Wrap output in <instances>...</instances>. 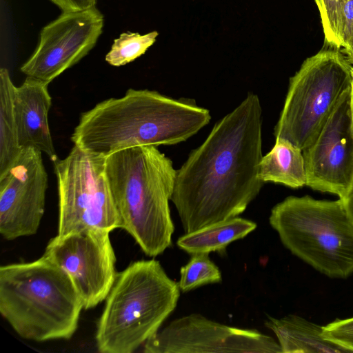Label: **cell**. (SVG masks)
Wrapping results in <instances>:
<instances>
[{
  "label": "cell",
  "instance_id": "6da1fadb",
  "mask_svg": "<svg viewBox=\"0 0 353 353\" xmlns=\"http://www.w3.org/2000/svg\"><path fill=\"white\" fill-rule=\"evenodd\" d=\"M262 123L259 98L250 92L176 170L171 201L185 233L239 216L257 196Z\"/></svg>",
  "mask_w": 353,
  "mask_h": 353
},
{
  "label": "cell",
  "instance_id": "7a4b0ae2",
  "mask_svg": "<svg viewBox=\"0 0 353 353\" xmlns=\"http://www.w3.org/2000/svg\"><path fill=\"white\" fill-rule=\"evenodd\" d=\"M208 109L154 90L130 88L81 114L71 140L85 152L106 156L137 146L174 145L208 125Z\"/></svg>",
  "mask_w": 353,
  "mask_h": 353
},
{
  "label": "cell",
  "instance_id": "3957f363",
  "mask_svg": "<svg viewBox=\"0 0 353 353\" xmlns=\"http://www.w3.org/2000/svg\"><path fill=\"white\" fill-rule=\"evenodd\" d=\"M105 170L119 218V228L145 255L155 257L172 245L170 215L176 170L156 146H137L105 157Z\"/></svg>",
  "mask_w": 353,
  "mask_h": 353
},
{
  "label": "cell",
  "instance_id": "277c9868",
  "mask_svg": "<svg viewBox=\"0 0 353 353\" xmlns=\"http://www.w3.org/2000/svg\"><path fill=\"white\" fill-rule=\"evenodd\" d=\"M83 309L69 275L44 255L0 267V313L20 337L36 342L68 340Z\"/></svg>",
  "mask_w": 353,
  "mask_h": 353
},
{
  "label": "cell",
  "instance_id": "5b68a950",
  "mask_svg": "<svg viewBox=\"0 0 353 353\" xmlns=\"http://www.w3.org/2000/svg\"><path fill=\"white\" fill-rule=\"evenodd\" d=\"M180 291L155 259L134 261L117 272L97 324L98 351L132 353L143 345L174 310Z\"/></svg>",
  "mask_w": 353,
  "mask_h": 353
},
{
  "label": "cell",
  "instance_id": "8992f818",
  "mask_svg": "<svg viewBox=\"0 0 353 353\" xmlns=\"http://www.w3.org/2000/svg\"><path fill=\"white\" fill-rule=\"evenodd\" d=\"M269 222L290 252L323 274L353 273V222L341 199L290 196L271 210Z\"/></svg>",
  "mask_w": 353,
  "mask_h": 353
},
{
  "label": "cell",
  "instance_id": "52a82bcc",
  "mask_svg": "<svg viewBox=\"0 0 353 353\" xmlns=\"http://www.w3.org/2000/svg\"><path fill=\"white\" fill-rule=\"evenodd\" d=\"M352 81L353 66L341 49L330 46L306 59L290 79L275 138L306 148Z\"/></svg>",
  "mask_w": 353,
  "mask_h": 353
},
{
  "label": "cell",
  "instance_id": "ba28073f",
  "mask_svg": "<svg viewBox=\"0 0 353 353\" xmlns=\"http://www.w3.org/2000/svg\"><path fill=\"white\" fill-rule=\"evenodd\" d=\"M53 163L58 190L57 235L89 229L110 232L119 228L104 157L74 145L65 157Z\"/></svg>",
  "mask_w": 353,
  "mask_h": 353
},
{
  "label": "cell",
  "instance_id": "9c48e42d",
  "mask_svg": "<svg viewBox=\"0 0 353 353\" xmlns=\"http://www.w3.org/2000/svg\"><path fill=\"white\" fill-rule=\"evenodd\" d=\"M110 233L89 229L56 235L43 254L69 275L85 310L105 299L117 274Z\"/></svg>",
  "mask_w": 353,
  "mask_h": 353
},
{
  "label": "cell",
  "instance_id": "30bf717a",
  "mask_svg": "<svg viewBox=\"0 0 353 353\" xmlns=\"http://www.w3.org/2000/svg\"><path fill=\"white\" fill-rule=\"evenodd\" d=\"M145 353H282L274 339L256 330L214 321L200 314L183 316L143 345Z\"/></svg>",
  "mask_w": 353,
  "mask_h": 353
},
{
  "label": "cell",
  "instance_id": "8fae6325",
  "mask_svg": "<svg viewBox=\"0 0 353 353\" xmlns=\"http://www.w3.org/2000/svg\"><path fill=\"white\" fill-rule=\"evenodd\" d=\"M103 24V15L95 7L62 12L42 28L37 46L21 71L50 84L88 54L102 33Z\"/></svg>",
  "mask_w": 353,
  "mask_h": 353
},
{
  "label": "cell",
  "instance_id": "7c38bea8",
  "mask_svg": "<svg viewBox=\"0 0 353 353\" xmlns=\"http://www.w3.org/2000/svg\"><path fill=\"white\" fill-rule=\"evenodd\" d=\"M48 185L42 152L22 148L0 178V234L12 241L36 234L45 212Z\"/></svg>",
  "mask_w": 353,
  "mask_h": 353
},
{
  "label": "cell",
  "instance_id": "4fadbf2b",
  "mask_svg": "<svg viewBox=\"0 0 353 353\" xmlns=\"http://www.w3.org/2000/svg\"><path fill=\"white\" fill-rule=\"evenodd\" d=\"M350 88L343 93L314 140L302 150L306 185L339 199L344 197L353 179Z\"/></svg>",
  "mask_w": 353,
  "mask_h": 353
},
{
  "label": "cell",
  "instance_id": "5bb4252c",
  "mask_svg": "<svg viewBox=\"0 0 353 353\" xmlns=\"http://www.w3.org/2000/svg\"><path fill=\"white\" fill-rule=\"evenodd\" d=\"M48 85L27 77L21 85L16 86L14 108L20 147L37 149L54 162L58 157L48 121L52 105Z\"/></svg>",
  "mask_w": 353,
  "mask_h": 353
},
{
  "label": "cell",
  "instance_id": "9a60e30c",
  "mask_svg": "<svg viewBox=\"0 0 353 353\" xmlns=\"http://www.w3.org/2000/svg\"><path fill=\"white\" fill-rule=\"evenodd\" d=\"M265 325L274 333L282 353L350 352L327 340L323 334V326L298 315L288 314L280 319L268 316Z\"/></svg>",
  "mask_w": 353,
  "mask_h": 353
},
{
  "label": "cell",
  "instance_id": "2e32d148",
  "mask_svg": "<svg viewBox=\"0 0 353 353\" xmlns=\"http://www.w3.org/2000/svg\"><path fill=\"white\" fill-rule=\"evenodd\" d=\"M256 228L254 221L236 216L185 233L177 239L176 245L190 255L223 252L229 244L245 237Z\"/></svg>",
  "mask_w": 353,
  "mask_h": 353
},
{
  "label": "cell",
  "instance_id": "e0dca14e",
  "mask_svg": "<svg viewBox=\"0 0 353 353\" xmlns=\"http://www.w3.org/2000/svg\"><path fill=\"white\" fill-rule=\"evenodd\" d=\"M259 175L264 183H281L292 188L306 185L303 151L287 140L276 139L273 148L261 158Z\"/></svg>",
  "mask_w": 353,
  "mask_h": 353
},
{
  "label": "cell",
  "instance_id": "ac0fdd59",
  "mask_svg": "<svg viewBox=\"0 0 353 353\" xmlns=\"http://www.w3.org/2000/svg\"><path fill=\"white\" fill-rule=\"evenodd\" d=\"M16 85L6 68L0 70V178L3 176L18 158L19 145L14 108Z\"/></svg>",
  "mask_w": 353,
  "mask_h": 353
},
{
  "label": "cell",
  "instance_id": "d6986e66",
  "mask_svg": "<svg viewBox=\"0 0 353 353\" xmlns=\"http://www.w3.org/2000/svg\"><path fill=\"white\" fill-rule=\"evenodd\" d=\"M158 32L152 31L145 34L126 32L114 40L110 50L105 56V61L112 66H122L143 55L154 44Z\"/></svg>",
  "mask_w": 353,
  "mask_h": 353
},
{
  "label": "cell",
  "instance_id": "ffe728a7",
  "mask_svg": "<svg viewBox=\"0 0 353 353\" xmlns=\"http://www.w3.org/2000/svg\"><path fill=\"white\" fill-rule=\"evenodd\" d=\"M191 256L190 261L180 269L178 283L181 291L187 292L200 286L222 281L219 268L211 261L208 254Z\"/></svg>",
  "mask_w": 353,
  "mask_h": 353
},
{
  "label": "cell",
  "instance_id": "44dd1931",
  "mask_svg": "<svg viewBox=\"0 0 353 353\" xmlns=\"http://www.w3.org/2000/svg\"><path fill=\"white\" fill-rule=\"evenodd\" d=\"M347 0H316L325 42L330 47L342 48L344 8Z\"/></svg>",
  "mask_w": 353,
  "mask_h": 353
},
{
  "label": "cell",
  "instance_id": "7402d4cb",
  "mask_svg": "<svg viewBox=\"0 0 353 353\" xmlns=\"http://www.w3.org/2000/svg\"><path fill=\"white\" fill-rule=\"evenodd\" d=\"M323 334L327 340L353 352V317L336 319L323 326Z\"/></svg>",
  "mask_w": 353,
  "mask_h": 353
},
{
  "label": "cell",
  "instance_id": "603a6c76",
  "mask_svg": "<svg viewBox=\"0 0 353 353\" xmlns=\"http://www.w3.org/2000/svg\"><path fill=\"white\" fill-rule=\"evenodd\" d=\"M342 52L353 66V0H347L344 8Z\"/></svg>",
  "mask_w": 353,
  "mask_h": 353
},
{
  "label": "cell",
  "instance_id": "cb8c5ba5",
  "mask_svg": "<svg viewBox=\"0 0 353 353\" xmlns=\"http://www.w3.org/2000/svg\"><path fill=\"white\" fill-rule=\"evenodd\" d=\"M62 12L80 11L95 7L97 0H49Z\"/></svg>",
  "mask_w": 353,
  "mask_h": 353
},
{
  "label": "cell",
  "instance_id": "d4e9b609",
  "mask_svg": "<svg viewBox=\"0 0 353 353\" xmlns=\"http://www.w3.org/2000/svg\"><path fill=\"white\" fill-rule=\"evenodd\" d=\"M350 219L353 222V179L347 193L341 199Z\"/></svg>",
  "mask_w": 353,
  "mask_h": 353
},
{
  "label": "cell",
  "instance_id": "484cf974",
  "mask_svg": "<svg viewBox=\"0 0 353 353\" xmlns=\"http://www.w3.org/2000/svg\"><path fill=\"white\" fill-rule=\"evenodd\" d=\"M350 112H351V120H352V128L353 131V81L350 88Z\"/></svg>",
  "mask_w": 353,
  "mask_h": 353
},
{
  "label": "cell",
  "instance_id": "4316f807",
  "mask_svg": "<svg viewBox=\"0 0 353 353\" xmlns=\"http://www.w3.org/2000/svg\"><path fill=\"white\" fill-rule=\"evenodd\" d=\"M314 1H316V0H314Z\"/></svg>",
  "mask_w": 353,
  "mask_h": 353
}]
</instances>
